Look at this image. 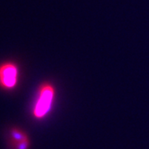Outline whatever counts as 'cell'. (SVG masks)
I'll return each instance as SVG.
<instances>
[{
    "instance_id": "2",
    "label": "cell",
    "mask_w": 149,
    "mask_h": 149,
    "mask_svg": "<svg viewBox=\"0 0 149 149\" xmlns=\"http://www.w3.org/2000/svg\"><path fill=\"white\" fill-rule=\"evenodd\" d=\"M18 68L12 62H6L0 66V86L6 89H12L18 81Z\"/></svg>"
},
{
    "instance_id": "3",
    "label": "cell",
    "mask_w": 149,
    "mask_h": 149,
    "mask_svg": "<svg viewBox=\"0 0 149 149\" xmlns=\"http://www.w3.org/2000/svg\"><path fill=\"white\" fill-rule=\"evenodd\" d=\"M11 137L16 144V149H27L29 146L28 139L21 131L15 129L11 131Z\"/></svg>"
},
{
    "instance_id": "1",
    "label": "cell",
    "mask_w": 149,
    "mask_h": 149,
    "mask_svg": "<svg viewBox=\"0 0 149 149\" xmlns=\"http://www.w3.org/2000/svg\"><path fill=\"white\" fill-rule=\"evenodd\" d=\"M55 97V89L51 83H45L40 86L33 108V116L35 119L42 120L47 116L51 111Z\"/></svg>"
}]
</instances>
